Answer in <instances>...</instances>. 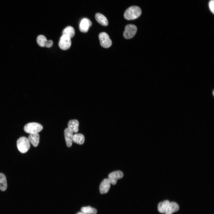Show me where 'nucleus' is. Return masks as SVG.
I'll return each instance as SVG.
<instances>
[{"mask_svg":"<svg viewBox=\"0 0 214 214\" xmlns=\"http://www.w3.org/2000/svg\"><path fill=\"white\" fill-rule=\"evenodd\" d=\"M141 13V10L139 7L132 6L128 8L124 14L125 18L128 20L136 19L139 17Z\"/></svg>","mask_w":214,"mask_h":214,"instance_id":"nucleus-1","label":"nucleus"},{"mask_svg":"<svg viewBox=\"0 0 214 214\" xmlns=\"http://www.w3.org/2000/svg\"><path fill=\"white\" fill-rule=\"evenodd\" d=\"M17 145L18 150L22 153L26 152L30 147V142L28 139L24 136L18 139Z\"/></svg>","mask_w":214,"mask_h":214,"instance_id":"nucleus-2","label":"nucleus"},{"mask_svg":"<svg viewBox=\"0 0 214 214\" xmlns=\"http://www.w3.org/2000/svg\"><path fill=\"white\" fill-rule=\"evenodd\" d=\"M24 131L29 133H37L43 129V126L40 124L35 122H30L26 125L24 127Z\"/></svg>","mask_w":214,"mask_h":214,"instance_id":"nucleus-3","label":"nucleus"},{"mask_svg":"<svg viewBox=\"0 0 214 214\" xmlns=\"http://www.w3.org/2000/svg\"><path fill=\"white\" fill-rule=\"evenodd\" d=\"M136 26L133 24H128L126 26L123 33V36L126 39H130L133 37L137 31Z\"/></svg>","mask_w":214,"mask_h":214,"instance_id":"nucleus-4","label":"nucleus"},{"mask_svg":"<svg viewBox=\"0 0 214 214\" xmlns=\"http://www.w3.org/2000/svg\"><path fill=\"white\" fill-rule=\"evenodd\" d=\"M100 44L101 46L104 48H108L112 44V41L108 34L106 32L100 33L99 35Z\"/></svg>","mask_w":214,"mask_h":214,"instance_id":"nucleus-5","label":"nucleus"},{"mask_svg":"<svg viewBox=\"0 0 214 214\" xmlns=\"http://www.w3.org/2000/svg\"><path fill=\"white\" fill-rule=\"evenodd\" d=\"M59 45L61 49L64 50L68 49L71 45V38L66 35H62L60 38Z\"/></svg>","mask_w":214,"mask_h":214,"instance_id":"nucleus-6","label":"nucleus"},{"mask_svg":"<svg viewBox=\"0 0 214 214\" xmlns=\"http://www.w3.org/2000/svg\"><path fill=\"white\" fill-rule=\"evenodd\" d=\"M123 176V173L120 171H116L110 173L108 175V179L111 184L115 185L118 180Z\"/></svg>","mask_w":214,"mask_h":214,"instance_id":"nucleus-7","label":"nucleus"},{"mask_svg":"<svg viewBox=\"0 0 214 214\" xmlns=\"http://www.w3.org/2000/svg\"><path fill=\"white\" fill-rule=\"evenodd\" d=\"M92 25V22L89 19L86 18H84L81 20L80 23L79 30L81 32H86Z\"/></svg>","mask_w":214,"mask_h":214,"instance_id":"nucleus-8","label":"nucleus"},{"mask_svg":"<svg viewBox=\"0 0 214 214\" xmlns=\"http://www.w3.org/2000/svg\"><path fill=\"white\" fill-rule=\"evenodd\" d=\"M110 184L108 178L105 179L102 181L99 187L101 194H103L108 193L110 187Z\"/></svg>","mask_w":214,"mask_h":214,"instance_id":"nucleus-9","label":"nucleus"},{"mask_svg":"<svg viewBox=\"0 0 214 214\" xmlns=\"http://www.w3.org/2000/svg\"><path fill=\"white\" fill-rule=\"evenodd\" d=\"M73 132L68 128H66L64 131V135L67 146L70 147L72 146L73 142Z\"/></svg>","mask_w":214,"mask_h":214,"instance_id":"nucleus-10","label":"nucleus"},{"mask_svg":"<svg viewBox=\"0 0 214 214\" xmlns=\"http://www.w3.org/2000/svg\"><path fill=\"white\" fill-rule=\"evenodd\" d=\"M79 122L76 119H72L70 120L68 124V129L73 132L77 133L79 130Z\"/></svg>","mask_w":214,"mask_h":214,"instance_id":"nucleus-11","label":"nucleus"},{"mask_svg":"<svg viewBox=\"0 0 214 214\" xmlns=\"http://www.w3.org/2000/svg\"><path fill=\"white\" fill-rule=\"evenodd\" d=\"M28 139L33 146L36 147L39 143L40 136L38 133L30 134Z\"/></svg>","mask_w":214,"mask_h":214,"instance_id":"nucleus-12","label":"nucleus"},{"mask_svg":"<svg viewBox=\"0 0 214 214\" xmlns=\"http://www.w3.org/2000/svg\"><path fill=\"white\" fill-rule=\"evenodd\" d=\"M95 18L97 21L101 25L103 26L108 25V22L107 18L102 14L99 13H96Z\"/></svg>","mask_w":214,"mask_h":214,"instance_id":"nucleus-13","label":"nucleus"},{"mask_svg":"<svg viewBox=\"0 0 214 214\" xmlns=\"http://www.w3.org/2000/svg\"><path fill=\"white\" fill-rule=\"evenodd\" d=\"M179 209L178 204L174 202H170L169 204L165 213V214H172L177 211Z\"/></svg>","mask_w":214,"mask_h":214,"instance_id":"nucleus-14","label":"nucleus"},{"mask_svg":"<svg viewBox=\"0 0 214 214\" xmlns=\"http://www.w3.org/2000/svg\"><path fill=\"white\" fill-rule=\"evenodd\" d=\"M170 203L169 201L167 200L160 202L158 207V211L161 213H165Z\"/></svg>","mask_w":214,"mask_h":214,"instance_id":"nucleus-15","label":"nucleus"},{"mask_svg":"<svg viewBox=\"0 0 214 214\" xmlns=\"http://www.w3.org/2000/svg\"><path fill=\"white\" fill-rule=\"evenodd\" d=\"M75 34L74 28L71 26H69L65 28L62 32V35H66L70 38L73 37Z\"/></svg>","mask_w":214,"mask_h":214,"instance_id":"nucleus-16","label":"nucleus"},{"mask_svg":"<svg viewBox=\"0 0 214 214\" xmlns=\"http://www.w3.org/2000/svg\"><path fill=\"white\" fill-rule=\"evenodd\" d=\"M84 137L82 134H75L73 135V141L75 143L79 144H82L84 143Z\"/></svg>","mask_w":214,"mask_h":214,"instance_id":"nucleus-17","label":"nucleus"},{"mask_svg":"<svg viewBox=\"0 0 214 214\" xmlns=\"http://www.w3.org/2000/svg\"><path fill=\"white\" fill-rule=\"evenodd\" d=\"M7 182L5 176L3 174L0 173V190L5 191L7 188Z\"/></svg>","mask_w":214,"mask_h":214,"instance_id":"nucleus-18","label":"nucleus"},{"mask_svg":"<svg viewBox=\"0 0 214 214\" xmlns=\"http://www.w3.org/2000/svg\"><path fill=\"white\" fill-rule=\"evenodd\" d=\"M81 210L84 214H96L97 211L95 208L88 206L82 207Z\"/></svg>","mask_w":214,"mask_h":214,"instance_id":"nucleus-19","label":"nucleus"},{"mask_svg":"<svg viewBox=\"0 0 214 214\" xmlns=\"http://www.w3.org/2000/svg\"><path fill=\"white\" fill-rule=\"evenodd\" d=\"M47 40L46 37L44 35H39L37 39V41L38 45L41 47H45Z\"/></svg>","mask_w":214,"mask_h":214,"instance_id":"nucleus-20","label":"nucleus"},{"mask_svg":"<svg viewBox=\"0 0 214 214\" xmlns=\"http://www.w3.org/2000/svg\"><path fill=\"white\" fill-rule=\"evenodd\" d=\"M209 7L211 12L214 13V0H210L209 3Z\"/></svg>","mask_w":214,"mask_h":214,"instance_id":"nucleus-21","label":"nucleus"},{"mask_svg":"<svg viewBox=\"0 0 214 214\" xmlns=\"http://www.w3.org/2000/svg\"><path fill=\"white\" fill-rule=\"evenodd\" d=\"M53 45V41L51 40H47L45 47L49 48L51 47Z\"/></svg>","mask_w":214,"mask_h":214,"instance_id":"nucleus-22","label":"nucleus"},{"mask_svg":"<svg viewBox=\"0 0 214 214\" xmlns=\"http://www.w3.org/2000/svg\"><path fill=\"white\" fill-rule=\"evenodd\" d=\"M76 214H84L82 211L79 212L77 213Z\"/></svg>","mask_w":214,"mask_h":214,"instance_id":"nucleus-23","label":"nucleus"}]
</instances>
